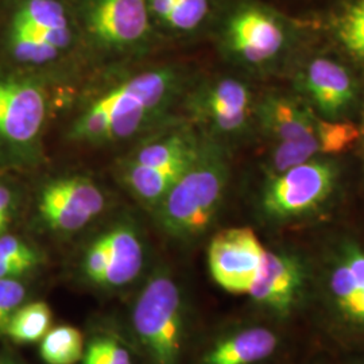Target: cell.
I'll use <instances>...</instances> for the list:
<instances>
[{"instance_id": "obj_24", "label": "cell", "mask_w": 364, "mask_h": 364, "mask_svg": "<svg viewBox=\"0 0 364 364\" xmlns=\"http://www.w3.org/2000/svg\"><path fill=\"white\" fill-rule=\"evenodd\" d=\"M208 0H176L166 23L178 30H192L208 14Z\"/></svg>"}, {"instance_id": "obj_20", "label": "cell", "mask_w": 364, "mask_h": 364, "mask_svg": "<svg viewBox=\"0 0 364 364\" xmlns=\"http://www.w3.org/2000/svg\"><path fill=\"white\" fill-rule=\"evenodd\" d=\"M195 156H197L195 144L188 136L177 134L144 146L131 165L141 168H161Z\"/></svg>"}, {"instance_id": "obj_11", "label": "cell", "mask_w": 364, "mask_h": 364, "mask_svg": "<svg viewBox=\"0 0 364 364\" xmlns=\"http://www.w3.org/2000/svg\"><path fill=\"white\" fill-rule=\"evenodd\" d=\"M302 84L316 107L329 117L347 111L356 96L348 70L329 58H316L306 66Z\"/></svg>"}, {"instance_id": "obj_3", "label": "cell", "mask_w": 364, "mask_h": 364, "mask_svg": "<svg viewBox=\"0 0 364 364\" xmlns=\"http://www.w3.org/2000/svg\"><path fill=\"white\" fill-rule=\"evenodd\" d=\"M132 326L153 364H178L185 336L183 299L168 274H156L141 291Z\"/></svg>"}, {"instance_id": "obj_29", "label": "cell", "mask_w": 364, "mask_h": 364, "mask_svg": "<svg viewBox=\"0 0 364 364\" xmlns=\"http://www.w3.org/2000/svg\"><path fill=\"white\" fill-rule=\"evenodd\" d=\"M11 207H13V197L10 191L6 186L0 185V235H3L10 223Z\"/></svg>"}, {"instance_id": "obj_13", "label": "cell", "mask_w": 364, "mask_h": 364, "mask_svg": "<svg viewBox=\"0 0 364 364\" xmlns=\"http://www.w3.org/2000/svg\"><path fill=\"white\" fill-rule=\"evenodd\" d=\"M279 338L267 326H247L216 340L200 364H258L273 356Z\"/></svg>"}, {"instance_id": "obj_28", "label": "cell", "mask_w": 364, "mask_h": 364, "mask_svg": "<svg viewBox=\"0 0 364 364\" xmlns=\"http://www.w3.org/2000/svg\"><path fill=\"white\" fill-rule=\"evenodd\" d=\"M99 350L109 364H132L130 353L114 338H95Z\"/></svg>"}, {"instance_id": "obj_31", "label": "cell", "mask_w": 364, "mask_h": 364, "mask_svg": "<svg viewBox=\"0 0 364 364\" xmlns=\"http://www.w3.org/2000/svg\"><path fill=\"white\" fill-rule=\"evenodd\" d=\"M82 362H84V364H109L105 360L103 353L99 350L95 340H92L91 343L88 344L87 350L84 352Z\"/></svg>"}, {"instance_id": "obj_32", "label": "cell", "mask_w": 364, "mask_h": 364, "mask_svg": "<svg viewBox=\"0 0 364 364\" xmlns=\"http://www.w3.org/2000/svg\"><path fill=\"white\" fill-rule=\"evenodd\" d=\"M174 3H176V0H150L151 10L165 22H168V19H169Z\"/></svg>"}, {"instance_id": "obj_14", "label": "cell", "mask_w": 364, "mask_h": 364, "mask_svg": "<svg viewBox=\"0 0 364 364\" xmlns=\"http://www.w3.org/2000/svg\"><path fill=\"white\" fill-rule=\"evenodd\" d=\"M263 119L278 144L309 141L317 135L320 124V119L309 109L284 97L273 99L266 105Z\"/></svg>"}, {"instance_id": "obj_16", "label": "cell", "mask_w": 364, "mask_h": 364, "mask_svg": "<svg viewBox=\"0 0 364 364\" xmlns=\"http://www.w3.org/2000/svg\"><path fill=\"white\" fill-rule=\"evenodd\" d=\"M250 92L245 84L227 78L218 82L207 97V111L223 131L239 130L247 120Z\"/></svg>"}, {"instance_id": "obj_12", "label": "cell", "mask_w": 364, "mask_h": 364, "mask_svg": "<svg viewBox=\"0 0 364 364\" xmlns=\"http://www.w3.org/2000/svg\"><path fill=\"white\" fill-rule=\"evenodd\" d=\"M235 52L252 64L273 58L281 50L285 36L281 26L267 14L250 9L237 14L230 25Z\"/></svg>"}, {"instance_id": "obj_21", "label": "cell", "mask_w": 364, "mask_h": 364, "mask_svg": "<svg viewBox=\"0 0 364 364\" xmlns=\"http://www.w3.org/2000/svg\"><path fill=\"white\" fill-rule=\"evenodd\" d=\"M14 27L33 30L68 28L65 10L57 0H27L14 16Z\"/></svg>"}, {"instance_id": "obj_9", "label": "cell", "mask_w": 364, "mask_h": 364, "mask_svg": "<svg viewBox=\"0 0 364 364\" xmlns=\"http://www.w3.org/2000/svg\"><path fill=\"white\" fill-rule=\"evenodd\" d=\"M46 114L43 92L37 85L0 81V136L13 144L33 141L42 129Z\"/></svg>"}, {"instance_id": "obj_19", "label": "cell", "mask_w": 364, "mask_h": 364, "mask_svg": "<svg viewBox=\"0 0 364 364\" xmlns=\"http://www.w3.org/2000/svg\"><path fill=\"white\" fill-rule=\"evenodd\" d=\"M84 338L75 326L50 329L41 340L39 353L46 364H77L84 358Z\"/></svg>"}, {"instance_id": "obj_4", "label": "cell", "mask_w": 364, "mask_h": 364, "mask_svg": "<svg viewBox=\"0 0 364 364\" xmlns=\"http://www.w3.org/2000/svg\"><path fill=\"white\" fill-rule=\"evenodd\" d=\"M318 297L332 326L347 338L364 341V247L340 242L326 257Z\"/></svg>"}, {"instance_id": "obj_17", "label": "cell", "mask_w": 364, "mask_h": 364, "mask_svg": "<svg viewBox=\"0 0 364 364\" xmlns=\"http://www.w3.org/2000/svg\"><path fill=\"white\" fill-rule=\"evenodd\" d=\"M197 156L161 168H141L131 165L127 173V182L139 198L150 204H159Z\"/></svg>"}, {"instance_id": "obj_22", "label": "cell", "mask_w": 364, "mask_h": 364, "mask_svg": "<svg viewBox=\"0 0 364 364\" xmlns=\"http://www.w3.org/2000/svg\"><path fill=\"white\" fill-rule=\"evenodd\" d=\"M11 49L18 61L26 64H45L53 61L60 50L38 36L15 30L11 34Z\"/></svg>"}, {"instance_id": "obj_10", "label": "cell", "mask_w": 364, "mask_h": 364, "mask_svg": "<svg viewBox=\"0 0 364 364\" xmlns=\"http://www.w3.org/2000/svg\"><path fill=\"white\" fill-rule=\"evenodd\" d=\"M88 27L107 45L135 43L150 27L146 0H96L88 14Z\"/></svg>"}, {"instance_id": "obj_30", "label": "cell", "mask_w": 364, "mask_h": 364, "mask_svg": "<svg viewBox=\"0 0 364 364\" xmlns=\"http://www.w3.org/2000/svg\"><path fill=\"white\" fill-rule=\"evenodd\" d=\"M33 267L23 263H11V262H0V279H18L23 274H26Z\"/></svg>"}, {"instance_id": "obj_6", "label": "cell", "mask_w": 364, "mask_h": 364, "mask_svg": "<svg viewBox=\"0 0 364 364\" xmlns=\"http://www.w3.org/2000/svg\"><path fill=\"white\" fill-rule=\"evenodd\" d=\"M266 250L254 230L248 227L220 231L209 243V273L225 291L248 294Z\"/></svg>"}, {"instance_id": "obj_1", "label": "cell", "mask_w": 364, "mask_h": 364, "mask_svg": "<svg viewBox=\"0 0 364 364\" xmlns=\"http://www.w3.org/2000/svg\"><path fill=\"white\" fill-rule=\"evenodd\" d=\"M168 70L146 72L105 93L81 115L72 135L78 139H117L138 130L168 95Z\"/></svg>"}, {"instance_id": "obj_5", "label": "cell", "mask_w": 364, "mask_h": 364, "mask_svg": "<svg viewBox=\"0 0 364 364\" xmlns=\"http://www.w3.org/2000/svg\"><path fill=\"white\" fill-rule=\"evenodd\" d=\"M335 185V166L311 159L274 176L263 195V208L274 219H296L320 208Z\"/></svg>"}, {"instance_id": "obj_8", "label": "cell", "mask_w": 364, "mask_h": 364, "mask_svg": "<svg viewBox=\"0 0 364 364\" xmlns=\"http://www.w3.org/2000/svg\"><path fill=\"white\" fill-rule=\"evenodd\" d=\"M102 191L88 178L69 177L49 183L41 195L39 210L45 221L58 231L84 228L105 209Z\"/></svg>"}, {"instance_id": "obj_34", "label": "cell", "mask_w": 364, "mask_h": 364, "mask_svg": "<svg viewBox=\"0 0 364 364\" xmlns=\"http://www.w3.org/2000/svg\"><path fill=\"white\" fill-rule=\"evenodd\" d=\"M358 364H364V362H362V363H358Z\"/></svg>"}, {"instance_id": "obj_7", "label": "cell", "mask_w": 364, "mask_h": 364, "mask_svg": "<svg viewBox=\"0 0 364 364\" xmlns=\"http://www.w3.org/2000/svg\"><path fill=\"white\" fill-rule=\"evenodd\" d=\"M308 278V270L297 255L266 250L248 296L264 309L279 317H287L304 299Z\"/></svg>"}, {"instance_id": "obj_25", "label": "cell", "mask_w": 364, "mask_h": 364, "mask_svg": "<svg viewBox=\"0 0 364 364\" xmlns=\"http://www.w3.org/2000/svg\"><path fill=\"white\" fill-rule=\"evenodd\" d=\"M26 287L18 279H0V332L13 313L23 304Z\"/></svg>"}, {"instance_id": "obj_15", "label": "cell", "mask_w": 364, "mask_h": 364, "mask_svg": "<svg viewBox=\"0 0 364 364\" xmlns=\"http://www.w3.org/2000/svg\"><path fill=\"white\" fill-rule=\"evenodd\" d=\"M109 248V262L103 284L123 287L134 281L142 270L144 250L138 235L130 227H117L105 234Z\"/></svg>"}, {"instance_id": "obj_23", "label": "cell", "mask_w": 364, "mask_h": 364, "mask_svg": "<svg viewBox=\"0 0 364 364\" xmlns=\"http://www.w3.org/2000/svg\"><path fill=\"white\" fill-rule=\"evenodd\" d=\"M338 36L347 52L364 60V0L353 4L340 19Z\"/></svg>"}, {"instance_id": "obj_26", "label": "cell", "mask_w": 364, "mask_h": 364, "mask_svg": "<svg viewBox=\"0 0 364 364\" xmlns=\"http://www.w3.org/2000/svg\"><path fill=\"white\" fill-rule=\"evenodd\" d=\"M0 262L23 263L34 267L38 263L37 252L13 235H0Z\"/></svg>"}, {"instance_id": "obj_18", "label": "cell", "mask_w": 364, "mask_h": 364, "mask_svg": "<svg viewBox=\"0 0 364 364\" xmlns=\"http://www.w3.org/2000/svg\"><path fill=\"white\" fill-rule=\"evenodd\" d=\"M52 309L46 302H30L13 313L3 332L15 343L31 344L41 341L52 329Z\"/></svg>"}, {"instance_id": "obj_33", "label": "cell", "mask_w": 364, "mask_h": 364, "mask_svg": "<svg viewBox=\"0 0 364 364\" xmlns=\"http://www.w3.org/2000/svg\"><path fill=\"white\" fill-rule=\"evenodd\" d=\"M0 364H11V363H7V362H4V360H0Z\"/></svg>"}, {"instance_id": "obj_27", "label": "cell", "mask_w": 364, "mask_h": 364, "mask_svg": "<svg viewBox=\"0 0 364 364\" xmlns=\"http://www.w3.org/2000/svg\"><path fill=\"white\" fill-rule=\"evenodd\" d=\"M109 262V248H108V240L107 236L103 235L96 242H93L84 262V269L88 278H91L93 282L103 284L105 270L108 267Z\"/></svg>"}, {"instance_id": "obj_2", "label": "cell", "mask_w": 364, "mask_h": 364, "mask_svg": "<svg viewBox=\"0 0 364 364\" xmlns=\"http://www.w3.org/2000/svg\"><path fill=\"white\" fill-rule=\"evenodd\" d=\"M223 165L197 156L159 201V220L173 236L203 234L216 216L225 191Z\"/></svg>"}]
</instances>
